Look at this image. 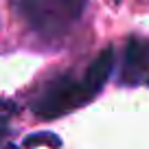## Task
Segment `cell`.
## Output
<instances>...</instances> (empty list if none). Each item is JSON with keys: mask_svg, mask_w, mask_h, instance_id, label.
Returning <instances> with one entry per match:
<instances>
[{"mask_svg": "<svg viewBox=\"0 0 149 149\" xmlns=\"http://www.w3.org/2000/svg\"><path fill=\"white\" fill-rule=\"evenodd\" d=\"M15 114V105L11 101H0V136L7 132L11 116Z\"/></svg>", "mask_w": 149, "mask_h": 149, "instance_id": "obj_4", "label": "cell"}, {"mask_svg": "<svg viewBox=\"0 0 149 149\" xmlns=\"http://www.w3.org/2000/svg\"><path fill=\"white\" fill-rule=\"evenodd\" d=\"M112 68H114V51L107 46L94 57V61L86 68L81 79H74L72 74H59L37 90L29 105L42 118L64 116L74 107L86 105L90 99L101 92Z\"/></svg>", "mask_w": 149, "mask_h": 149, "instance_id": "obj_1", "label": "cell"}, {"mask_svg": "<svg viewBox=\"0 0 149 149\" xmlns=\"http://www.w3.org/2000/svg\"><path fill=\"white\" fill-rule=\"evenodd\" d=\"M55 138L53 134H35V136H29L26 138V145H37V143H51L53 147H59V140H51Z\"/></svg>", "mask_w": 149, "mask_h": 149, "instance_id": "obj_5", "label": "cell"}, {"mask_svg": "<svg viewBox=\"0 0 149 149\" xmlns=\"http://www.w3.org/2000/svg\"><path fill=\"white\" fill-rule=\"evenodd\" d=\"M88 0H11L18 18L42 37H59L81 18Z\"/></svg>", "mask_w": 149, "mask_h": 149, "instance_id": "obj_2", "label": "cell"}, {"mask_svg": "<svg viewBox=\"0 0 149 149\" xmlns=\"http://www.w3.org/2000/svg\"><path fill=\"white\" fill-rule=\"evenodd\" d=\"M149 74V40L145 37H130L123 51L121 64V84L134 86L145 81Z\"/></svg>", "mask_w": 149, "mask_h": 149, "instance_id": "obj_3", "label": "cell"}]
</instances>
